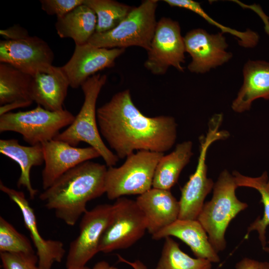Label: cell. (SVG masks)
<instances>
[{
    "mask_svg": "<svg viewBox=\"0 0 269 269\" xmlns=\"http://www.w3.org/2000/svg\"><path fill=\"white\" fill-rule=\"evenodd\" d=\"M101 135L119 159L134 151L164 153L174 145L177 125L169 116H144L133 103L129 89L115 94L97 110Z\"/></svg>",
    "mask_w": 269,
    "mask_h": 269,
    "instance_id": "1",
    "label": "cell"
},
{
    "mask_svg": "<svg viewBox=\"0 0 269 269\" xmlns=\"http://www.w3.org/2000/svg\"><path fill=\"white\" fill-rule=\"evenodd\" d=\"M106 165L90 160L70 169L39 195L45 207L70 226L87 210L88 202L105 193Z\"/></svg>",
    "mask_w": 269,
    "mask_h": 269,
    "instance_id": "2",
    "label": "cell"
},
{
    "mask_svg": "<svg viewBox=\"0 0 269 269\" xmlns=\"http://www.w3.org/2000/svg\"><path fill=\"white\" fill-rule=\"evenodd\" d=\"M238 187L232 174L223 170L214 183L211 199L204 203L197 219L218 253L226 248L225 236L229 224L248 207L247 203L238 199Z\"/></svg>",
    "mask_w": 269,
    "mask_h": 269,
    "instance_id": "3",
    "label": "cell"
},
{
    "mask_svg": "<svg viewBox=\"0 0 269 269\" xmlns=\"http://www.w3.org/2000/svg\"><path fill=\"white\" fill-rule=\"evenodd\" d=\"M105 74H95L87 79L81 86L84 101L73 123L54 139L76 146L84 142L94 147L104 159L106 166H114L119 158L106 146L99 132L96 103L100 92L106 83Z\"/></svg>",
    "mask_w": 269,
    "mask_h": 269,
    "instance_id": "4",
    "label": "cell"
},
{
    "mask_svg": "<svg viewBox=\"0 0 269 269\" xmlns=\"http://www.w3.org/2000/svg\"><path fill=\"white\" fill-rule=\"evenodd\" d=\"M222 121V114L214 115L208 122L206 135L199 137V155L195 170L181 189L179 219L197 220L206 196L213 190L214 183L207 177L206 155L213 142L225 139L230 135L228 131L220 130Z\"/></svg>",
    "mask_w": 269,
    "mask_h": 269,
    "instance_id": "5",
    "label": "cell"
},
{
    "mask_svg": "<svg viewBox=\"0 0 269 269\" xmlns=\"http://www.w3.org/2000/svg\"><path fill=\"white\" fill-rule=\"evenodd\" d=\"M157 3V0L143 1L139 6L133 7L117 27L106 32L95 33L88 43L108 49L139 46L147 52L157 22L155 18Z\"/></svg>",
    "mask_w": 269,
    "mask_h": 269,
    "instance_id": "6",
    "label": "cell"
},
{
    "mask_svg": "<svg viewBox=\"0 0 269 269\" xmlns=\"http://www.w3.org/2000/svg\"><path fill=\"white\" fill-rule=\"evenodd\" d=\"M163 153L140 150L128 155L120 166L108 167L105 193L110 200L143 194L151 189L156 165Z\"/></svg>",
    "mask_w": 269,
    "mask_h": 269,
    "instance_id": "7",
    "label": "cell"
},
{
    "mask_svg": "<svg viewBox=\"0 0 269 269\" xmlns=\"http://www.w3.org/2000/svg\"><path fill=\"white\" fill-rule=\"evenodd\" d=\"M75 117L67 110L51 111L38 105L29 111L0 116V132L17 133L30 145H34L53 139L62 129L73 123Z\"/></svg>",
    "mask_w": 269,
    "mask_h": 269,
    "instance_id": "8",
    "label": "cell"
},
{
    "mask_svg": "<svg viewBox=\"0 0 269 269\" xmlns=\"http://www.w3.org/2000/svg\"><path fill=\"white\" fill-rule=\"evenodd\" d=\"M146 231L145 217L135 200L119 198L112 204L110 218L101 237L99 251L109 253L129 248L139 241Z\"/></svg>",
    "mask_w": 269,
    "mask_h": 269,
    "instance_id": "9",
    "label": "cell"
},
{
    "mask_svg": "<svg viewBox=\"0 0 269 269\" xmlns=\"http://www.w3.org/2000/svg\"><path fill=\"white\" fill-rule=\"evenodd\" d=\"M185 48L179 23L162 17L157 22L144 67L155 75L164 74L172 66L183 72Z\"/></svg>",
    "mask_w": 269,
    "mask_h": 269,
    "instance_id": "10",
    "label": "cell"
},
{
    "mask_svg": "<svg viewBox=\"0 0 269 269\" xmlns=\"http://www.w3.org/2000/svg\"><path fill=\"white\" fill-rule=\"evenodd\" d=\"M112 209L111 204H100L87 210L82 215L79 234L69 245L66 268L86 266L99 252L100 240L109 221Z\"/></svg>",
    "mask_w": 269,
    "mask_h": 269,
    "instance_id": "11",
    "label": "cell"
},
{
    "mask_svg": "<svg viewBox=\"0 0 269 269\" xmlns=\"http://www.w3.org/2000/svg\"><path fill=\"white\" fill-rule=\"evenodd\" d=\"M54 59L49 45L37 36L0 41V63L9 64L32 76L52 65Z\"/></svg>",
    "mask_w": 269,
    "mask_h": 269,
    "instance_id": "12",
    "label": "cell"
},
{
    "mask_svg": "<svg viewBox=\"0 0 269 269\" xmlns=\"http://www.w3.org/2000/svg\"><path fill=\"white\" fill-rule=\"evenodd\" d=\"M185 51L192 58L188 65L189 71L205 73L227 62L232 54L226 49L228 47L223 33L210 34L197 28L188 31L183 37Z\"/></svg>",
    "mask_w": 269,
    "mask_h": 269,
    "instance_id": "13",
    "label": "cell"
},
{
    "mask_svg": "<svg viewBox=\"0 0 269 269\" xmlns=\"http://www.w3.org/2000/svg\"><path fill=\"white\" fill-rule=\"evenodd\" d=\"M45 165L41 173L44 190L70 169L100 156L93 147H78L67 142L52 139L41 143Z\"/></svg>",
    "mask_w": 269,
    "mask_h": 269,
    "instance_id": "14",
    "label": "cell"
},
{
    "mask_svg": "<svg viewBox=\"0 0 269 269\" xmlns=\"http://www.w3.org/2000/svg\"><path fill=\"white\" fill-rule=\"evenodd\" d=\"M125 48H105L89 43L75 45L72 56L63 66L70 87L78 88L89 77L99 71L113 66L116 59Z\"/></svg>",
    "mask_w": 269,
    "mask_h": 269,
    "instance_id": "15",
    "label": "cell"
},
{
    "mask_svg": "<svg viewBox=\"0 0 269 269\" xmlns=\"http://www.w3.org/2000/svg\"><path fill=\"white\" fill-rule=\"evenodd\" d=\"M0 190L6 194L19 208L25 228L29 233L36 250L38 265L41 269H51L55 263H60L65 254L63 243L44 239L39 233L34 211L24 193L5 186L0 181Z\"/></svg>",
    "mask_w": 269,
    "mask_h": 269,
    "instance_id": "16",
    "label": "cell"
},
{
    "mask_svg": "<svg viewBox=\"0 0 269 269\" xmlns=\"http://www.w3.org/2000/svg\"><path fill=\"white\" fill-rule=\"evenodd\" d=\"M146 221L147 231L151 236L178 219L179 201L169 190L151 188L135 200Z\"/></svg>",
    "mask_w": 269,
    "mask_h": 269,
    "instance_id": "17",
    "label": "cell"
},
{
    "mask_svg": "<svg viewBox=\"0 0 269 269\" xmlns=\"http://www.w3.org/2000/svg\"><path fill=\"white\" fill-rule=\"evenodd\" d=\"M32 76L31 98L33 102L49 111L63 110L70 83L62 66L52 65Z\"/></svg>",
    "mask_w": 269,
    "mask_h": 269,
    "instance_id": "18",
    "label": "cell"
},
{
    "mask_svg": "<svg viewBox=\"0 0 269 269\" xmlns=\"http://www.w3.org/2000/svg\"><path fill=\"white\" fill-rule=\"evenodd\" d=\"M171 236L186 244L196 258L208 260L212 263L220 262L218 253L213 248L206 232L197 220L178 219L152 235V238L158 240Z\"/></svg>",
    "mask_w": 269,
    "mask_h": 269,
    "instance_id": "19",
    "label": "cell"
},
{
    "mask_svg": "<svg viewBox=\"0 0 269 269\" xmlns=\"http://www.w3.org/2000/svg\"><path fill=\"white\" fill-rule=\"evenodd\" d=\"M243 73V85L231 105L232 110L239 113L249 111L256 99L269 100V62L249 60Z\"/></svg>",
    "mask_w": 269,
    "mask_h": 269,
    "instance_id": "20",
    "label": "cell"
},
{
    "mask_svg": "<svg viewBox=\"0 0 269 269\" xmlns=\"http://www.w3.org/2000/svg\"><path fill=\"white\" fill-rule=\"evenodd\" d=\"M0 152L19 165L21 172L17 186L25 188L30 198L34 199L38 190L32 186L30 171L32 167L40 166L44 162L42 144L25 146L20 144L16 139H1Z\"/></svg>",
    "mask_w": 269,
    "mask_h": 269,
    "instance_id": "21",
    "label": "cell"
},
{
    "mask_svg": "<svg viewBox=\"0 0 269 269\" xmlns=\"http://www.w3.org/2000/svg\"><path fill=\"white\" fill-rule=\"evenodd\" d=\"M97 23L94 11L84 3L57 18L55 28L61 38L72 39L75 45L88 42L95 33Z\"/></svg>",
    "mask_w": 269,
    "mask_h": 269,
    "instance_id": "22",
    "label": "cell"
},
{
    "mask_svg": "<svg viewBox=\"0 0 269 269\" xmlns=\"http://www.w3.org/2000/svg\"><path fill=\"white\" fill-rule=\"evenodd\" d=\"M192 147L191 141H184L177 144L171 152L162 156L155 168L153 188L170 190L189 162L193 154Z\"/></svg>",
    "mask_w": 269,
    "mask_h": 269,
    "instance_id": "23",
    "label": "cell"
},
{
    "mask_svg": "<svg viewBox=\"0 0 269 269\" xmlns=\"http://www.w3.org/2000/svg\"><path fill=\"white\" fill-rule=\"evenodd\" d=\"M238 187H246L257 190L261 195L260 202L264 207L262 217L259 216L248 227L245 239H247L249 234L256 231L258 238L263 248L267 246L266 230L269 226V175L264 171L258 177H250L242 174L237 171L232 173Z\"/></svg>",
    "mask_w": 269,
    "mask_h": 269,
    "instance_id": "24",
    "label": "cell"
},
{
    "mask_svg": "<svg viewBox=\"0 0 269 269\" xmlns=\"http://www.w3.org/2000/svg\"><path fill=\"white\" fill-rule=\"evenodd\" d=\"M32 75L14 67L0 63V106L18 101H33L31 98Z\"/></svg>",
    "mask_w": 269,
    "mask_h": 269,
    "instance_id": "25",
    "label": "cell"
},
{
    "mask_svg": "<svg viewBox=\"0 0 269 269\" xmlns=\"http://www.w3.org/2000/svg\"><path fill=\"white\" fill-rule=\"evenodd\" d=\"M212 267L210 261L191 257L181 250L178 243L167 237L155 269H211Z\"/></svg>",
    "mask_w": 269,
    "mask_h": 269,
    "instance_id": "26",
    "label": "cell"
},
{
    "mask_svg": "<svg viewBox=\"0 0 269 269\" xmlns=\"http://www.w3.org/2000/svg\"><path fill=\"white\" fill-rule=\"evenodd\" d=\"M85 5L95 13L97 23L95 33H104L117 27L133 7L113 0H85Z\"/></svg>",
    "mask_w": 269,
    "mask_h": 269,
    "instance_id": "27",
    "label": "cell"
},
{
    "mask_svg": "<svg viewBox=\"0 0 269 269\" xmlns=\"http://www.w3.org/2000/svg\"><path fill=\"white\" fill-rule=\"evenodd\" d=\"M165 2L171 6L178 7L190 10L202 17L209 23L214 24L221 28L222 32L229 33L238 38L240 45L246 47L255 46L259 39L258 33L251 30H247L244 32L239 31L224 26L217 22L211 18L202 9L200 3L192 0H164Z\"/></svg>",
    "mask_w": 269,
    "mask_h": 269,
    "instance_id": "28",
    "label": "cell"
},
{
    "mask_svg": "<svg viewBox=\"0 0 269 269\" xmlns=\"http://www.w3.org/2000/svg\"><path fill=\"white\" fill-rule=\"evenodd\" d=\"M0 253L35 254L29 239L0 216Z\"/></svg>",
    "mask_w": 269,
    "mask_h": 269,
    "instance_id": "29",
    "label": "cell"
},
{
    "mask_svg": "<svg viewBox=\"0 0 269 269\" xmlns=\"http://www.w3.org/2000/svg\"><path fill=\"white\" fill-rule=\"evenodd\" d=\"M2 269H41L36 254L0 253Z\"/></svg>",
    "mask_w": 269,
    "mask_h": 269,
    "instance_id": "30",
    "label": "cell"
},
{
    "mask_svg": "<svg viewBox=\"0 0 269 269\" xmlns=\"http://www.w3.org/2000/svg\"><path fill=\"white\" fill-rule=\"evenodd\" d=\"M85 0H40L42 9L47 14L62 17L77 6L83 4Z\"/></svg>",
    "mask_w": 269,
    "mask_h": 269,
    "instance_id": "31",
    "label": "cell"
},
{
    "mask_svg": "<svg viewBox=\"0 0 269 269\" xmlns=\"http://www.w3.org/2000/svg\"><path fill=\"white\" fill-rule=\"evenodd\" d=\"M0 34L4 37L5 40H17L29 36L26 29L17 25L6 29L0 30Z\"/></svg>",
    "mask_w": 269,
    "mask_h": 269,
    "instance_id": "32",
    "label": "cell"
},
{
    "mask_svg": "<svg viewBox=\"0 0 269 269\" xmlns=\"http://www.w3.org/2000/svg\"><path fill=\"white\" fill-rule=\"evenodd\" d=\"M235 269H269V262L244 258L237 263Z\"/></svg>",
    "mask_w": 269,
    "mask_h": 269,
    "instance_id": "33",
    "label": "cell"
},
{
    "mask_svg": "<svg viewBox=\"0 0 269 269\" xmlns=\"http://www.w3.org/2000/svg\"><path fill=\"white\" fill-rule=\"evenodd\" d=\"M33 102L29 101H18L8 103L0 107V116L10 111L19 108H24L30 106Z\"/></svg>",
    "mask_w": 269,
    "mask_h": 269,
    "instance_id": "34",
    "label": "cell"
},
{
    "mask_svg": "<svg viewBox=\"0 0 269 269\" xmlns=\"http://www.w3.org/2000/svg\"><path fill=\"white\" fill-rule=\"evenodd\" d=\"M117 256L120 262L127 264L131 266L133 269H147L146 266L139 260L131 262L126 260L119 254H118Z\"/></svg>",
    "mask_w": 269,
    "mask_h": 269,
    "instance_id": "35",
    "label": "cell"
},
{
    "mask_svg": "<svg viewBox=\"0 0 269 269\" xmlns=\"http://www.w3.org/2000/svg\"><path fill=\"white\" fill-rule=\"evenodd\" d=\"M92 269H119V268L110 265L105 261H101L95 264Z\"/></svg>",
    "mask_w": 269,
    "mask_h": 269,
    "instance_id": "36",
    "label": "cell"
},
{
    "mask_svg": "<svg viewBox=\"0 0 269 269\" xmlns=\"http://www.w3.org/2000/svg\"><path fill=\"white\" fill-rule=\"evenodd\" d=\"M267 244H269V240L267 242ZM263 250L265 252L269 254V246H265V247L263 248Z\"/></svg>",
    "mask_w": 269,
    "mask_h": 269,
    "instance_id": "37",
    "label": "cell"
},
{
    "mask_svg": "<svg viewBox=\"0 0 269 269\" xmlns=\"http://www.w3.org/2000/svg\"><path fill=\"white\" fill-rule=\"evenodd\" d=\"M66 269H90V268L86 266L80 267V268H66Z\"/></svg>",
    "mask_w": 269,
    "mask_h": 269,
    "instance_id": "38",
    "label": "cell"
}]
</instances>
